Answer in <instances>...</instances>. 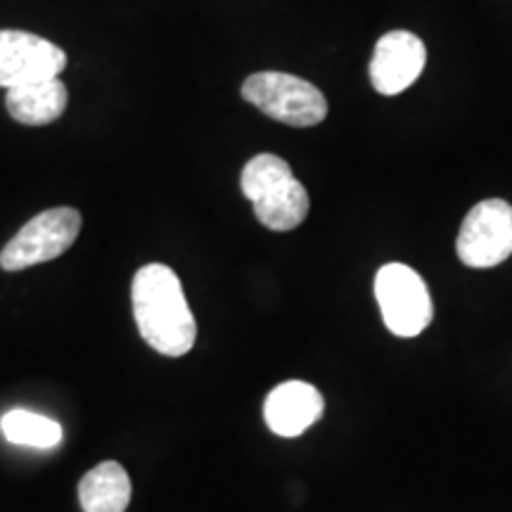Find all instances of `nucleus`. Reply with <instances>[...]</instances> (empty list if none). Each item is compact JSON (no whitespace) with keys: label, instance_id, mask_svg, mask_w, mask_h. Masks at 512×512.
<instances>
[{"label":"nucleus","instance_id":"obj_3","mask_svg":"<svg viewBox=\"0 0 512 512\" xmlns=\"http://www.w3.org/2000/svg\"><path fill=\"white\" fill-rule=\"evenodd\" d=\"M242 98L280 124L316 126L328 117V100L313 83L285 72H259L242 83Z\"/></svg>","mask_w":512,"mask_h":512},{"label":"nucleus","instance_id":"obj_9","mask_svg":"<svg viewBox=\"0 0 512 512\" xmlns=\"http://www.w3.org/2000/svg\"><path fill=\"white\" fill-rule=\"evenodd\" d=\"M325 411V399L316 387L302 380H290L278 384L266 396L264 418L268 430L278 437H299L316 425Z\"/></svg>","mask_w":512,"mask_h":512},{"label":"nucleus","instance_id":"obj_1","mask_svg":"<svg viewBox=\"0 0 512 512\" xmlns=\"http://www.w3.org/2000/svg\"><path fill=\"white\" fill-rule=\"evenodd\" d=\"M133 316L140 337L162 356H185L195 347L197 323L174 268L147 264L133 278Z\"/></svg>","mask_w":512,"mask_h":512},{"label":"nucleus","instance_id":"obj_10","mask_svg":"<svg viewBox=\"0 0 512 512\" xmlns=\"http://www.w3.org/2000/svg\"><path fill=\"white\" fill-rule=\"evenodd\" d=\"M67 102V86L60 79L10 88L5 95V107H8L10 117L24 126L53 124L67 110Z\"/></svg>","mask_w":512,"mask_h":512},{"label":"nucleus","instance_id":"obj_5","mask_svg":"<svg viewBox=\"0 0 512 512\" xmlns=\"http://www.w3.org/2000/svg\"><path fill=\"white\" fill-rule=\"evenodd\" d=\"M79 233L81 214L76 209L55 207L41 211L5 245L0 252V268L15 273L53 261L74 245Z\"/></svg>","mask_w":512,"mask_h":512},{"label":"nucleus","instance_id":"obj_12","mask_svg":"<svg viewBox=\"0 0 512 512\" xmlns=\"http://www.w3.org/2000/svg\"><path fill=\"white\" fill-rule=\"evenodd\" d=\"M0 430L5 439L19 446H34V448H53L62 441V427L55 420L38 415L31 411H10L0 420Z\"/></svg>","mask_w":512,"mask_h":512},{"label":"nucleus","instance_id":"obj_11","mask_svg":"<svg viewBox=\"0 0 512 512\" xmlns=\"http://www.w3.org/2000/svg\"><path fill=\"white\" fill-rule=\"evenodd\" d=\"M131 477L117 460H107L86 472L79 484L83 512H126L131 503Z\"/></svg>","mask_w":512,"mask_h":512},{"label":"nucleus","instance_id":"obj_2","mask_svg":"<svg viewBox=\"0 0 512 512\" xmlns=\"http://www.w3.org/2000/svg\"><path fill=\"white\" fill-rule=\"evenodd\" d=\"M240 185L242 195L254 204L256 219L268 230H294L309 216V192L283 157L271 152L252 157L242 169Z\"/></svg>","mask_w":512,"mask_h":512},{"label":"nucleus","instance_id":"obj_8","mask_svg":"<svg viewBox=\"0 0 512 512\" xmlns=\"http://www.w3.org/2000/svg\"><path fill=\"white\" fill-rule=\"evenodd\" d=\"M427 62L425 43L411 31H389L375 43L370 83L380 95H399L418 81Z\"/></svg>","mask_w":512,"mask_h":512},{"label":"nucleus","instance_id":"obj_7","mask_svg":"<svg viewBox=\"0 0 512 512\" xmlns=\"http://www.w3.org/2000/svg\"><path fill=\"white\" fill-rule=\"evenodd\" d=\"M67 67V53L29 31H0V88L50 81Z\"/></svg>","mask_w":512,"mask_h":512},{"label":"nucleus","instance_id":"obj_6","mask_svg":"<svg viewBox=\"0 0 512 512\" xmlns=\"http://www.w3.org/2000/svg\"><path fill=\"white\" fill-rule=\"evenodd\" d=\"M458 256L470 268H494L512 254V207L505 200H484L467 211L460 226Z\"/></svg>","mask_w":512,"mask_h":512},{"label":"nucleus","instance_id":"obj_4","mask_svg":"<svg viewBox=\"0 0 512 512\" xmlns=\"http://www.w3.org/2000/svg\"><path fill=\"white\" fill-rule=\"evenodd\" d=\"M375 297L384 325L396 337H418L432 323L430 290L418 271L406 264H387L375 275Z\"/></svg>","mask_w":512,"mask_h":512}]
</instances>
